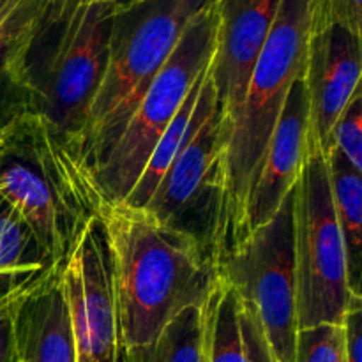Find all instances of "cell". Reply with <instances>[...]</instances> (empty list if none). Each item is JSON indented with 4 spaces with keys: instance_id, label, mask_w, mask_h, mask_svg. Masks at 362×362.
Here are the masks:
<instances>
[{
    "instance_id": "cell-1",
    "label": "cell",
    "mask_w": 362,
    "mask_h": 362,
    "mask_svg": "<svg viewBox=\"0 0 362 362\" xmlns=\"http://www.w3.org/2000/svg\"><path fill=\"white\" fill-rule=\"evenodd\" d=\"M99 219L124 349L154 341L187 308H204L219 276L214 258L197 240L124 202H106Z\"/></svg>"
},
{
    "instance_id": "cell-2",
    "label": "cell",
    "mask_w": 362,
    "mask_h": 362,
    "mask_svg": "<svg viewBox=\"0 0 362 362\" xmlns=\"http://www.w3.org/2000/svg\"><path fill=\"white\" fill-rule=\"evenodd\" d=\"M0 200L27 223L57 269L106 204L83 148L25 110L0 124Z\"/></svg>"
},
{
    "instance_id": "cell-3",
    "label": "cell",
    "mask_w": 362,
    "mask_h": 362,
    "mask_svg": "<svg viewBox=\"0 0 362 362\" xmlns=\"http://www.w3.org/2000/svg\"><path fill=\"white\" fill-rule=\"evenodd\" d=\"M310 42L308 0H281L232 122L223 165L216 262L244 239L246 209L293 81L304 76Z\"/></svg>"
},
{
    "instance_id": "cell-4",
    "label": "cell",
    "mask_w": 362,
    "mask_h": 362,
    "mask_svg": "<svg viewBox=\"0 0 362 362\" xmlns=\"http://www.w3.org/2000/svg\"><path fill=\"white\" fill-rule=\"evenodd\" d=\"M115 6L92 0L67 23L42 20L21 66V110L41 115L83 148L92 101L106 64Z\"/></svg>"
},
{
    "instance_id": "cell-5",
    "label": "cell",
    "mask_w": 362,
    "mask_h": 362,
    "mask_svg": "<svg viewBox=\"0 0 362 362\" xmlns=\"http://www.w3.org/2000/svg\"><path fill=\"white\" fill-rule=\"evenodd\" d=\"M218 0H136L113 14L108 64L92 101L83 152L94 172L115 145L145 88L187 25Z\"/></svg>"
},
{
    "instance_id": "cell-6",
    "label": "cell",
    "mask_w": 362,
    "mask_h": 362,
    "mask_svg": "<svg viewBox=\"0 0 362 362\" xmlns=\"http://www.w3.org/2000/svg\"><path fill=\"white\" fill-rule=\"evenodd\" d=\"M218 2L187 25L175 49L158 71L115 145L95 170L106 202H124L144 172L156 144L211 66L218 34Z\"/></svg>"
},
{
    "instance_id": "cell-7",
    "label": "cell",
    "mask_w": 362,
    "mask_h": 362,
    "mask_svg": "<svg viewBox=\"0 0 362 362\" xmlns=\"http://www.w3.org/2000/svg\"><path fill=\"white\" fill-rule=\"evenodd\" d=\"M293 189L267 223L216 262L219 279L255 311L278 362H293L299 329Z\"/></svg>"
},
{
    "instance_id": "cell-8",
    "label": "cell",
    "mask_w": 362,
    "mask_h": 362,
    "mask_svg": "<svg viewBox=\"0 0 362 362\" xmlns=\"http://www.w3.org/2000/svg\"><path fill=\"white\" fill-rule=\"evenodd\" d=\"M293 194L297 327L341 324L352 292L325 154L308 152Z\"/></svg>"
},
{
    "instance_id": "cell-9",
    "label": "cell",
    "mask_w": 362,
    "mask_h": 362,
    "mask_svg": "<svg viewBox=\"0 0 362 362\" xmlns=\"http://www.w3.org/2000/svg\"><path fill=\"white\" fill-rule=\"evenodd\" d=\"M232 120L216 106L184 145L144 211L165 228L197 240L216 262L223 204V165Z\"/></svg>"
},
{
    "instance_id": "cell-10",
    "label": "cell",
    "mask_w": 362,
    "mask_h": 362,
    "mask_svg": "<svg viewBox=\"0 0 362 362\" xmlns=\"http://www.w3.org/2000/svg\"><path fill=\"white\" fill-rule=\"evenodd\" d=\"M64 297L73 331L76 362H115L119 325L113 300L110 257L99 218L81 228L60 267Z\"/></svg>"
},
{
    "instance_id": "cell-11",
    "label": "cell",
    "mask_w": 362,
    "mask_h": 362,
    "mask_svg": "<svg viewBox=\"0 0 362 362\" xmlns=\"http://www.w3.org/2000/svg\"><path fill=\"white\" fill-rule=\"evenodd\" d=\"M361 41L341 25L310 34L304 71L310 103L308 152L327 154L336 122L361 92Z\"/></svg>"
},
{
    "instance_id": "cell-12",
    "label": "cell",
    "mask_w": 362,
    "mask_h": 362,
    "mask_svg": "<svg viewBox=\"0 0 362 362\" xmlns=\"http://www.w3.org/2000/svg\"><path fill=\"white\" fill-rule=\"evenodd\" d=\"M281 0H218V34L209 74L219 112L233 122L251 71Z\"/></svg>"
},
{
    "instance_id": "cell-13",
    "label": "cell",
    "mask_w": 362,
    "mask_h": 362,
    "mask_svg": "<svg viewBox=\"0 0 362 362\" xmlns=\"http://www.w3.org/2000/svg\"><path fill=\"white\" fill-rule=\"evenodd\" d=\"M310 103L304 76L293 81L246 209L244 239L267 223L292 193L308 156ZM243 239V240H244Z\"/></svg>"
},
{
    "instance_id": "cell-14",
    "label": "cell",
    "mask_w": 362,
    "mask_h": 362,
    "mask_svg": "<svg viewBox=\"0 0 362 362\" xmlns=\"http://www.w3.org/2000/svg\"><path fill=\"white\" fill-rule=\"evenodd\" d=\"M14 336L20 362H76L60 269L18 300Z\"/></svg>"
},
{
    "instance_id": "cell-15",
    "label": "cell",
    "mask_w": 362,
    "mask_h": 362,
    "mask_svg": "<svg viewBox=\"0 0 362 362\" xmlns=\"http://www.w3.org/2000/svg\"><path fill=\"white\" fill-rule=\"evenodd\" d=\"M216 106H218V101H216L214 85H212L207 67V71L202 74L200 80L194 83L193 90L189 92V95L186 98L184 105L180 106L177 115L173 117L170 126L166 127L165 133L158 140L144 172L138 177L136 184L131 189V193L127 194L124 204L136 209H144L147 205L158 184L161 182L165 173L168 172L173 159L179 156L184 145L200 131V127L207 122Z\"/></svg>"
},
{
    "instance_id": "cell-16",
    "label": "cell",
    "mask_w": 362,
    "mask_h": 362,
    "mask_svg": "<svg viewBox=\"0 0 362 362\" xmlns=\"http://www.w3.org/2000/svg\"><path fill=\"white\" fill-rule=\"evenodd\" d=\"M329 180L336 219L346 251V272L352 293H361V243H362V179L336 151L327 156Z\"/></svg>"
},
{
    "instance_id": "cell-17",
    "label": "cell",
    "mask_w": 362,
    "mask_h": 362,
    "mask_svg": "<svg viewBox=\"0 0 362 362\" xmlns=\"http://www.w3.org/2000/svg\"><path fill=\"white\" fill-rule=\"evenodd\" d=\"M204 362H247L240 327V299L219 279L202 308Z\"/></svg>"
},
{
    "instance_id": "cell-18",
    "label": "cell",
    "mask_w": 362,
    "mask_h": 362,
    "mask_svg": "<svg viewBox=\"0 0 362 362\" xmlns=\"http://www.w3.org/2000/svg\"><path fill=\"white\" fill-rule=\"evenodd\" d=\"M202 310L187 308L173 318L154 341L124 349V362H204Z\"/></svg>"
},
{
    "instance_id": "cell-19",
    "label": "cell",
    "mask_w": 362,
    "mask_h": 362,
    "mask_svg": "<svg viewBox=\"0 0 362 362\" xmlns=\"http://www.w3.org/2000/svg\"><path fill=\"white\" fill-rule=\"evenodd\" d=\"M52 267L27 223L0 200V271Z\"/></svg>"
},
{
    "instance_id": "cell-20",
    "label": "cell",
    "mask_w": 362,
    "mask_h": 362,
    "mask_svg": "<svg viewBox=\"0 0 362 362\" xmlns=\"http://www.w3.org/2000/svg\"><path fill=\"white\" fill-rule=\"evenodd\" d=\"M293 362H349L341 324L297 329Z\"/></svg>"
},
{
    "instance_id": "cell-21",
    "label": "cell",
    "mask_w": 362,
    "mask_h": 362,
    "mask_svg": "<svg viewBox=\"0 0 362 362\" xmlns=\"http://www.w3.org/2000/svg\"><path fill=\"white\" fill-rule=\"evenodd\" d=\"M336 151L356 172L362 170V92L352 99L331 134L329 152ZM327 152V154H329ZM325 154V156H327Z\"/></svg>"
},
{
    "instance_id": "cell-22",
    "label": "cell",
    "mask_w": 362,
    "mask_h": 362,
    "mask_svg": "<svg viewBox=\"0 0 362 362\" xmlns=\"http://www.w3.org/2000/svg\"><path fill=\"white\" fill-rule=\"evenodd\" d=\"M308 7L310 34L341 25L362 37V0H308Z\"/></svg>"
},
{
    "instance_id": "cell-23",
    "label": "cell",
    "mask_w": 362,
    "mask_h": 362,
    "mask_svg": "<svg viewBox=\"0 0 362 362\" xmlns=\"http://www.w3.org/2000/svg\"><path fill=\"white\" fill-rule=\"evenodd\" d=\"M57 267L46 269H11L0 271V308L6 304L16 303L21 297L30 293L42 279Z\"/></svg>"
},
{
    "instance_id": "cell-24",
    "label": "cell",
    "mask_w": 362,
    "mask_h": 362,
    "mask_svg": "<svg viewBox=\"0 0 362 362\" xmlns=\"http://www.w3.org/2000/svg\"><path fill=\"white\" fill-rule=\"evenodd\" d=\"M240 327H243L247 362H278L271 346H269L267 339H265L257 315L250 306L243 303H240Z\"/></svg>"
},
{
    "instance_id": "cell-25",
    "label": "cell",
    "mask_w": 362,
    "mask_h": 362,
    "mask_svg": "<svg viewBox=\"0 0 362 362\" xmlns=\"http://www.w3.org/2000/svg\"><path fill=\"white\" fill-rule=\"evenodd\" d=\"M349 362H362V296L352 293L341 320Z\"/></svg>"
},
{
    "instance_id": "cell-26",
    "label": "cell",
    "mask_w": 362,
    "mask_h": 362,
    "mask_svg": "<svg viewBox=\"0 0 362 362\" xmlns=\"http://www.w3.org/2000/svg\"><path fill=\"white\" fill-rule=\"evenodd\" d=\"M16 303L6 304V306L0 308V362H20L16 349V336H14Z\"/></svg>"
},
{
    "instance_id": "cell-27",
    "label": "cell",
    "mask_w": 362,
    "mask_h": 362,
    "mask_svg": "<svg viewBox=\"0 0 362 362\" xmlns=\"http://www.w3.org/2000/svg\"><path fill=\"white\" fill-rule=\"evenodd\" d=\"M88 2L92 0H52L48 13H46V20L52 23H67L78 13V9L87 6Z\"/></svg>"
},
{
    "instance_id": "cell-28",
    "label": "cell",
    "mask_w": 362,
    "mask_h": 362,
    "mask_svg": "<svg viewBox=\"0 0 362 362\" xmlns=\"http://www.w3.org/2000/svg\"><path fill=\"white\" fill-rule=\"evenodd\" d=\"M103 2H110L112 6H115V9H122V7L129 6V4L136 2V0H103Z\"/></svg>"
},
{
    "instance_id": "cell-29",
    "label": "cell",
    "mask_w": 362,
    "mask_h": 362,
    "mask_svg": "<svg viewBox=\"0 0 362 362\" xmlns=\"http://www.w3.org/2000/svg\"><path fill=\"white\" fill-rule=\"evenodd\" d=\"M115 362H124V346L119 345V352H117Z\"/></svg>"
},
{
    "instance_id": "cell-30",
    "label": "cell",
    "mask_w": 362,
    "mask_h": 362,
    "mask_svg": "<svg viewBox=\"0 0 362 362\" xmlns=\"http://www.w3.org/2000/svg\"><path fill=\"white\" fill-rule=\"evenodd\" d=\"M4 2H6V0H0V6H2V4H4Z\"/></svg>"
}]
</instances>
